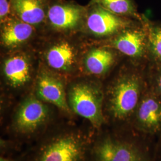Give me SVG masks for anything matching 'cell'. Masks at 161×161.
I'll use <instances>...</instances> for the list:
<instances>
[{"label": "cell", "instance_id": "d6986e66", "mask_svg": "<svg viewBox=\"0 0 161 161\" xmlns=\"http://www.w3.org/2000/svg\"><path fill=\"white\" fill-rule=\"evenodd\" d=\"M152 161H161V136L156 139Z\"/></svg>", "mask_w": 161, "mask_h": 161}, {"label": "cell", "instance_id": "9c48e42d", "mask_svg": "<svg viewBox=\"0 0 161 161\" xmlns=\"http://www.w3.org/2000/svg\"><path fill=\"white\" fill-rule=\"evenodd\" d=\"M86 8L69 2H57L48 7L47 18L54 29L70 31L76 28L84 17Z\"/></svg>", "mask_w": 161, "mask_h": 161}, {"label": "cell", "instance_id": "8992f818", "mask_svg": "<svg viewBox=\"0 0 161 161\" xmlns=\"http://www.w3.org/2000/svg\"><path fill=\"white\" fill-rule=\"evenodd\" d=\"M130 126L139 134L150 138L161 136V97L147 86L132 116Z\"/></svg>", "mask_w": 161, "mask_h": 161}, {"label": "cell", "instance_id": "9a60e30c", "mask_svg": "<svg viewBox=\"0 0 161 161\" xmlns=\"http://www.w3.org/2000/svg\"><path fill=\"white\" fill-rule=\"evenodd\" d=\"M93 4L121 16L143 21L144 15L139 14L133 0H91L89 5Z\"/></svg>", "mask_w": 161, "mask_h": 161}, {"label": "cell", "instance_id": "44dd1931", "mask_svg": "<svg viewBox=\"0 0 161 161\" xmlns=\"http://www.w3.org/2000/svg\"><path fill=\"white\" fill-rule=\"evenodd\" d=\"M0 161H17L16 159H12L11 158L8 157H5L4 156L1 155L0 157Z\"/></svg>", "mask_w": 161, "mask_h": 161}, {"label": "cell", "instance_id": "5bb4252c", "mask_svg": "<svg viewBox=\"0 0 161 161\" xmlns=\"http://www.w3.org/2000/svg\"><path fill=\"white\" fill-rule=\"evenodd\" d=\"M33 32L32 25L16 17H9L3 23L1 41L7 47H17L28 40Z\"/></svg>", "mask_w": 161, "mask_h": 161}, {"label": "cell", "instance_id": "8fae6325", "mask_svg": "<svg viewBox=\"0 0 161 161\" xmlns=\"http://www.w3.org/2000/svg\"><path fill=\"white\" fill-rule=\"evenodd\" d=\"M48 7L44 0H12L14 17L32 26L42 23L47 18Z\"/></svg>", "mask_w": 161, "mask_h": 161}, {"label": "cell", "instance_id": "277c9868", "mask_svg": "<svg viewBox=\"0 0 161 161\" xmlns=\"http://www.w3.org/2000/svg\"><path fill=\"white\" fill-rule=\"evenodd\" d=\"M66 94L73 114L86 119L96 131L105 125L104 89L100 82L92 80L73 82L67 88Z\"/></svg>", "mask_w": 161, "mask_h": 161}, {"label": "cell", "instance_id": "e0dca14e", "mask_svg": "<svg viewBox=\"0 0 161 161\" xmlns=\"http://www.w3.org/2000/svg\"><path fill=\"white\" fill-rule=\"evenodd\" d=\"M146 78L147 86L161 97V66L147 64Z\"/></svg>", "mask_w": 161, "mask_h": 161}, {"label": "cell", "instance_id": "4fadbf2b", "mask_svg": "<svg viewBox=\"0 0 161 161\" xmlns=\"http://www.w3.org/2000/svg\"><path fill=\"white\" fill-rule=\"evenodd\" d=\"M46 58L52 69L59 72H69L76 63L75 48L66 41L56 43L47 50Z\"/></svg>", "mask_w": 161, "mask_h": 161}, {"label": "cell", "instance_id": "ac0fdd59", "mask_svg": "<svg viewBox=\"0 0 161 161\" xmlns=\"http://www.w3.org/2000/svg\"><path fill=\"white\" fill-rule=\"evenodd\" d=\"M12 0H0V19L1 23H4L8 18V15L12 13Z\"/></svg>", "mask_w": 161, "mask_h": 161}, {"label": "cell", "instance_id": "ffe728a7", "mask_svg": "<svg viewBox=\"0 0 161 161\" xmlns=\"http://www.w3.org/2000/svg\"><path fill=\"white\" fill-rule=\"evenodd\" d=\"M153 149L148 150L131 161H152Z\"/></svg>", "mask_w": 161, "mask_h": 161}, {"label": "cell", "instance_id": "6da1fadb", "mask_svg": "<svg viewBox=\"0 0 161 161\" xmlns=\"http://www.w3.org/2000/svg\"><path fill=\"white\" fill-rule=\"evenodd\" d=\"M96 130L56 123L17 161H90Z\"/></svg>", "mask_w": 161, "mask_h": 161}, {"label": "cell", "instance_id": "52a82bcc", "mask_svg": "<svg viewBox=\"0 0 161 161\" xmlns=\"http://www.w3.org/2000/svg\"><path fill=\"white\" fill-rule=\"evenodd\" d=\"M86 20L90 32L98 37L109 38L124 29L142 22L115 14L96 4L89 5Z\"/></svg>", "mask_w": 161, "mask_h": 161}, {"label": "cell", "instance_id": "ba28073f", "mask_svg": "<svg viewBox=\"0 0 161 161\" xmlns=\"http://www.w3.org/2000/svg\"><path fill=\"white\" fill-rule=\"evenodd\" d=\"M64 81L48 71H41L38 75L33 92L41 101L51 104L65 115L73 114L67 101V94Z\"/></svg>", "mask_w": 161, "mask_h": 161}, {"label": "cell", "instance_id": "2e32d148", "mask_svg": "<svg viewBox=\"0 0 161 161\" xmlns=\"http://www.w3.org/2000/svg\"><path fill=\"white\" fill-rule=\"evenodd\" d=\"M148 31V64L161 66V23L153 22L145 16Z\"/></svg>", "mask_w": 161, "mask_h": 161}, {"label": "cell", "instance_id": "7a4b0ae2", "mask_svg": "<svg viewBox=\"0 0 161 161\" xmlns=\"http://www.w3.org/2000/svg\"><path fill=\"white\" fill-rule=\"evenodd\" d=\"M146 88V67L121 71L104 89L105 125L131 127L132 116Z\"/></svg>", "mask_w": 161, "mask_h": 161}, {"label": "cell", "instance_id": "3957f363", "mask_svg": "<svg viewBox=\"0 0 161 161\" xmlns=\"http://www.w3.org/2000/svg\"><path fill=\"white\" fill-rule=\"evenodd\" d=\"M56 123L49 104L41 101L32 92L17 105L7 130L10 140L16 144L35 142Z\"/></svg>", "mask_w": 161, "mask_h": 161}, {"label": "cell", "instance_id": "7c38bea8", "mask_svg": "<svg viewBox=\"0 0 161 161\" xmlns=\"http://www.w3.org/2000/svg\"><path fill=\"white\" fill-rule=\"evenodd\" d=\"M117 59L115 50L108 47H101L87 53L84 64L87 72L96 76H103L112 69Z\"/></svg>", "mask_w": 161, "mask_h": 161}, {"label": "cell", "instance_id": "30bf717a", "mask_svg": "<svg viewBox=\"0 0 161 161\" xmlns=\"http://www.w3.org/2000/svg\"><path fill=\"white\" fill-rule=\"evenodd\" d=\"M6 84L13 90H21L31 79V65L29 58L23 54L7 58L3 64Z\"/></svg>", "mask_w": 161, "mask_h": 161}, {"label": "cell", "instance_id": "5b68a950", "mask_svg": "<svg viewBox=\"0 0 161 161\" xmlns=\"http://www.w3.org/2000/svg\"><path fill=\"white\" fill-rule=\"evenodd\" d=\"M145 17V16H144ZM109 38L106 45L140 65L148 64V31L144 21Z\"/></svg>", "mask_w": 161, "mask_h": 161}]
</instances>
